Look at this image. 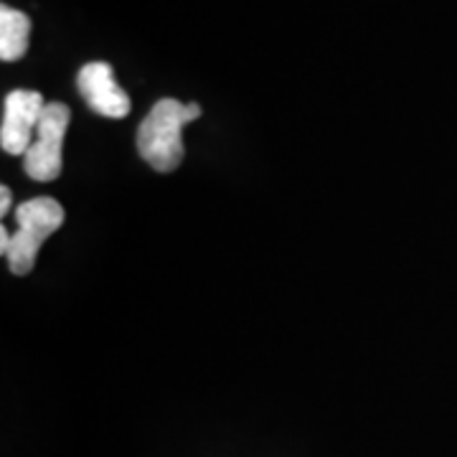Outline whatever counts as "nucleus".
Instances as JSON below:
<instances>
[{"label": "nucleus", "instance_id": "0eeeda50", "mask_svg": "<svg viewBox=\"0 0 457 457\" xmlns=\"http://www.w3.org/2000/svg\"><path fill=\"white\" fill-rule=\"evenodd\" d=\"M0 213H8V209H11V201H13V194H11V188L8 186H3L0 188Z\"/></svg>", "mask_w": 457, "mask_h": 457}, {"label": "nucleus", "instance_id": "6e6552de", "mask_svg": "<svg viewBox=\"0 0 457 457\" xmlns=\"http://www.w3.org/2000/svg\"><path fill=\"white\" fill-rule=\"evenodd\" d=\"M11 239H13V237H8V228L5 227L0 228V252H3V254H8V249H11Z\"/></svg>", "mask_w": 457, "mask_h": 457}, {"label": "nucleus", "instance_id": "423d86ee", "mask_svg": "<svg viewBox=\"0 0 457 457\" xmlns=\"http://www.w3.org/2000/svg\"><path fill=\"white\" fill-rule=\"evenodd\" d=\"M31 18L11 5L0 8V59L18 62L29 49Z\"/></svg>", "mask_w": 457, "mask_h": 457}, {"label": "nucleus", "instance_id": "39448f33", "mask_svg": "<svg viewBox=\"0 0 457 457\" xmlns=\"http://www.w3.org/2000/svg\"><path fill=\"white\" fill-rule=\"evenodd\" d=\"M77 89L84 102L89 104V110L102 117L120 120L130 112V97L120 89L112 66L104 62H92V64L82 66V71L77 74Z\"/></svg>", "mask_w": 457, "mask_h": 457}, {"label": "nucleus", "instance_id": "f257e3e1", "mask_svg": "<svg viewBox=\"0 0 457 457\" xmlns=\"http://www.w3.org/2000/svg\"><path fill=\"white\" fill-rule=\"evenodd\" d=\"M201 117L198 104H180L179 99H161L153 104L137 128V153L147 165L168 173L183 161V128Z\"/></svg>", "mask_w": 457, "mask_h": 457}, {"label": "nucleus", "instance_id": "f03ea898", "mask_svg": "<svg viewBox=\"0 0 457 457\" xmlns=\"http://www.w3.org/2000/svg\"><path fill=\"white\" fill-rule=\"evenodd\" d=\"M16 221L18 231L11 239V249L5 257L13 275H29L41 245L64 224V209L56 198H31L16 209Z\"/></svg>", "mask_w": 457, "mask_h": 457}, {"label": "nucleus", "instance_id": "7ed1b4c3", "mask_svg": "<svg viewBox=\"0 0 457 457\" xmlns=\"http://www.w3.org/2000/svg\"><path fill=\"white\" fill-rule=\"evenodd\" d=\"M71 112L64 102H51L38 120V130L29 147L26 158V173L29 179L38 183H49L59 179L62 173V145H64L66 128H69Z\"/></svg>", "mask_w": 457, "mask_h": 457}, {"label": "nucleus", "instance_id": "20e7f679", "mask_svg": "<svg viewBox=\"0 0 457 457\" xmlns=\"http://www.w3.org/2000/svg\"><path fill=\"white\" fill-rule=\"evenodd\" d=\"M46 110V102L38 92L16 89L5 97L0 145L11 155H26L33 145V132L38 130V120Z\"/></svg>", "mask_w": 457, "mask_h": 457}]
</instances>
